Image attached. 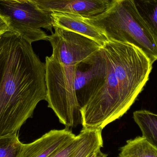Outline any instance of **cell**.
Instances as JSON below:
<instances>
[{
  "label": "cell",
  "mask_w": 157,
  "mask_h": 157,
  "mask_svg": "<svg viewBox=\"0 0 157 157\" xmlns=\"http://www.w3.org/2000/svg\"><path fill=\"white\" fill-rule=\"evenodd\" d=\"M85 136V130L82 129L75 138L62 147L50 157H72L76 150L83 141Z\"/></svg>",
  "instance_id": "16"
},
{
  "label": "cell",
  "mask_w": 157,
  "mask_h": 157,
  "mask_svg": "<svg viewBox=\"0 0 157 157\" xmlns=\"http://www.w3.org/2000/svg\"><path fill=\"white\" fill-rule=\"evenodd\" d=\"M6 1H13V2H26L28 0H6Z\"/></svg>",
  "instance_id": "19"
},
{
  "label": "cell",
  "mask_w": 157,
  "mask_h": 157,
  "mask_svg": "<svg viewBox=\"0 0 157 157\" xmlns=\"http://www.w3.org/2000/svg\"><path fill=\"white\" fill-rule=\"evenodd\" d=\"M68 128L52 130L32 143L23 144L18 157H50L75 138Z\"/></svg>",
  "instance_id": "9"
},
{
  "label": "cell",
  "mask_w": 157,
  "mask_h": 157,
  "mask_svg": "<svg viewBox=\"0 0 157 157\" xmlns=\"http://www.w3.org/2000/svg\"><path fill=\"white\" fill-rule=\"evenodd\" d=\"M78 64L65 65L50 57L46 58L48 107L54 111L60 122L68 129L82 124L81 109L75 86V72Z\"/></svg>",
  "instance_id": "4"
},
{
  "label": "cell",
  "mask_w": 157,
  "mask_h": 157,
  "mask_svg": "<svg viewBox=\"0 0 157 157\" xmlns=\"http://www.w3.org/2000/svg\"><path fill=\"white\" fill-rule=\"evenodd\" d=\"M108 157V155L107 154H104L102 153L101 151V148L98 149V150L95 151V152H93L91 155L89 156L88 157Z\"/></svg>",
  "instance_id": "18"
},
{
  "label": "cell",
  "mask_w": 157,
  "mask_h": 157,
  "mask_svg": "<svg viewBox=\"0 0 157 157\" xmlns=\"http://www.w3.org/2000/svg\"><path fill=\"white\" fill-rule=\"evenodd\" d=\"M107 71L103 83L80 109L83 129L102 130L130 109L148 81L153 63L132 44L109 41L102 46Z\"/></svg>",
  "instance_id": "2"
},
{
  "label": "cell",
  "mask_w": 157,
  "mask_h": 157,
  "mask_svg": "<svg viewBox=\"0 0 157 157\" xmlns=\"http://www.w3.org/2000/svg\"><path fill=\"white\" fill-rule=\"evenodd\" d=\"M53 27L75 32L93 40L103 46L109 41L98 29L85 21L83 17L73 14L54 12L51 13Z\"/></svg>",
  "instance_id": "10"
},
{
  "label": "cell",
  "mask_w": 157,
  "mask_h": 157,
  "mask_svg": "<svg viewBox=\"0 0 157 157\" xmlns=\"http://www.w3.org/2000/svg\"><path fill=\"white\" fill-rule=\"evenodd\" d=\"M47 95L45 63L32 43L11 31L0 36V136L17 134Z\"/></svg>",
  "instance_id": "1"
},
{
  "label": "cell",
  "mask_w": 157,
  "mask_h": 157,
  "mask_svg": "<svg viewBox=\"0 0 157 157\" xmlns=\"http://www.w3.org/2000/svg\"><path fill=\"white\" fill-rule=\"evenodd\" d=\"M51 13L40 9L32 0L23 2L0 0V14L6 20L10 31L31 43L48 41V36L41 28L53 33Z\"/></svg>",
  "instance_id": "5"
},
{
  "label": "cell",
  "mask_w": 157,
  "mask_h": 157,
  "mask_svg": "<svg viewBox=\"0 0 157 157\" xmlns=\"http://www.w3.org/2000/svg\"><path fill=\"white\" fill-rule=\"evenodd\" d=\"M133 119L144 137L157 148V114L146 110L134 112Z\"/></svg>",
  "instance_id": "12"
},
{
  "label": "cell",
  "mask_w": 157,
  "mask_h": 157,
  "mask_svg": "<svg viewBox=\"0 0 157 157\" xmlns=\"http://www.w3.org/2000/svg\"><path fill=\"white\" fill-rule=\"evenodd\" d=\"M10 31L6 20L0 14V36Z\"/></svg>",
  "instance_id": "17"
},
{
  "label": "cell",
  "mask_w": 157,
  "mask_h": 157,
  "mask_svg": "<svg viewBox=\"0 0 157 157\" xmlns=\"http://www.w3.org/2000/svg\"><path fill=\"white\" fill-rule=\"evenodd\" d=\"M107 71V59L102 46L93 55L78 63L75 86L80 109L103 83Z\"/></svg>",
  "instance_id": "7"
},
{
  "label": "cell",
  "mask_w": 157,
  "mask_h": 157,
  "mask_svg": "<svg viewBox=\"0 0 157 157\" xmlns=\"http://www.w3.org/2000/svg\"><path fill=\"white\" fill-rule=\"evenodd\" d=\"M48 41L52 48V59L65 65H73L86 59L102 46L91 39L72 31L53 26Z\"/></svg>",
  "instance_id": "6"
},
{
  "label": "cell",
  "mask_w": 157,
  "mask_h": 157,
  "mask_svg": "<svg viewBox=\"0 0 157 157\" xmlns=\"http://www.w3.org/2000/svg\"><path fill=\"white\" fill-rule=\"evenodd\" d=\"M23 146L17 134L0 136V157H18Z\"/></svg>",
  "instance_id": "15"
},
{
  "label": "cell",
  "mask_w": 157,
  "mask_h": 157,
  "mask_svg": "<svg viewBox=\"0 0 157 157\" xmlns=\"http://www.w3.org/2000/svg\"><path fill=\"white\" fill-rule=\"evenodd\" d=\"M140 16L157 38V0H133Z\"/></svg>",
  "instance_id": "14"
},
{
  "label": "cell",
  "mask_w": 157,
  "mask_h": 157,
  "mask_svg": "<svg viewBox=\"0 0 157 157\" xmlns=\"http://www.w3.org/2000/svg\"><path fill=\"white\" fill-rule=\"evenodd\" d=\"M118 157H157V148L143 136L126 142L120 148Z\"/></svg>",
  "instance_id": "11"
},
{
  "label": "cell",
  "mask_w": 157,
  "mask_h": 157,
  "mask_svg": "<svg viewBox=\"0 0 157 157\" xmlns=\"http://www.w3.org/2000/svg\"><path fill=\"white\" fill-rule=\"evenodd\" d=\"M83 129L85 130V136L83 141L72 157H88L93 152L103 147L102 130Z\"/></svg>",
  "instance_id": "13"
},
{
  "label": "cell",
  "mask_w": 157,
  "mask_h": 157,
  "mask_svg": "<svg viewBox=\"0 0 157 157\" xmlns=\"http://www.w3.org/2000/svg\"><path fill=\"white\" fill-rule=\"evenodd\" d=\"M42 10L51 13L73 14L85 17L100 14L106 10L110 0H32Z\"/></svg>",
  "instance_id": "8"
},
{
  "label": "cell",
  "mask_w": 157,
  "mask_h": 157,
  "mask_svg": "<svg viewBox=\"0 0 157 157\" xmlns=\"http://www.w3.org/2000/svg\"><path fill=\"white\" fill-rule=\"evenodd\" d=\"M83 18L108 40L132 44L140 49L152 63L157 60V38L140 16L133 0H110L104 12Z\"/></svg>",
  "instance_id": "3"
}]
</instances>
